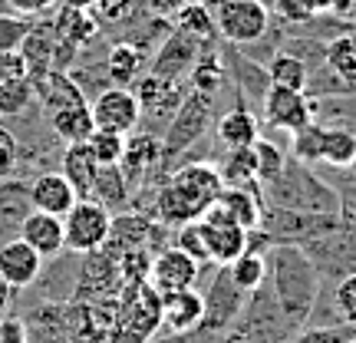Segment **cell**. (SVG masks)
<instances>
[{
  "label": "cell",
  "mask_w": 356,
  "mask_h": 343,
  "mask_svg": "<svg viewBox=\"0 0 356 343\" xmlns=\"http://www.w3.org/2000/svg\"><path fill=\"white\" fill-rule=\"evenodd\" d=\"M264 261L267 287L280 304L284 317L300 330L307 320L314 317V307H317L320 291H323L320 271L304 255V248H297V244H270L264 251Z\"/></svg>",
  "instance_id": "1"
},
{
  "label": "cell",
  "mask_w": 356,
  "mask_h": 343,
  "mask_svg": "<svg viewBox=\"0 0 356 343\" xmlns=\"http://www.w3.org/2000/svg\"><path fill=\"white\" fill-rule=\"evenodd\" d=\"M225 189L221 172L211 162H188L175 168L172 175L159 185L152 202V218L162 228H181L198 218L218 202Z\"/></svg>",
  "instance_id": "2"
},
{
  "label": "cell",
  "mask_w": 356,
  "mask_h": 343,
  "mask_svg": "<svg viewBox=\"0 0 356 343\" xmlns=\"http://www.w3.org/2000/svg\"><path fill=\"white\" fill-rule=\"evenodd\" d=\"M261 198H264V205L307 212V215H340V208H343L340 191L327 185L323 178H317L310 172V166L297 162V159H287L280 175L261 185Z\"/></svg>",
  "instance_id": "3"
},
{
  "label": "cell",
  "mask_w": 356,
  "mask_h": 343,
  "mask_svg": "<svg viewBox=\"0 0 356 343\" xmlns=\"http://www.w3.org/2000/svg\"><path fill=\"white\" fill-rule=\"evenodd\" d=\"M228 330L244 343H287L297 333V327L284 317V310H280V304L274 301V294L264 280L257 291L244 297L241 317L234 320Z\"/></svg>",
  "instance_id": "4"
},
{
  "label": "cell",
  "mask_w": 356,
  "mask_h": 343,
  "mask_svg": "<svg viewBox=\"0 0 356 343\" xmlns=\"http://www.w3.org/2000/svg\"><path fill=\"white\" fill-rule=\"evenodd\" d=\"M291 149H293V159L304 162V166H314V162H323V166H333V168L356 166V132L343 126L310 122L307 129L293 132Z\"/></svg>",
  "instance_id": "5"
},
{
  "label": "cell",
  "mask_w": 356,
  "mask_h": 343,
  "mask_svg": "<svg viewBox=\"0 0 356 343\" xmlns=\"http://www.w3.org/2000/svg\"><path fill=\"white\" fill-rule=\"evenodd\" d=\"M343 218L340 215H307V212H291V208H277V205H264L261 212V225L264 238L270 244H297L304 248L314 238H323L327 231L340 228Z\"/></svg>",
  "instance_id": "6"
},
{
  "label": "cell",
  "mask_w": 356,
  "mask_h": 343,
  "mask_svg": "<svg viewBox=\"0 0 356 343\" xmlns=\"http://www.w3.org/2000/svg\"><path fill=\"white\" fill-rule=\"evenodd\" d=\"M208 10H211L218 37H225L234 47H248L267 37L270 10L261 0H208Z\"/></svg>",
  "instance_id": "7"
},
{
  "label": "cell",
  "mask_w": 356,
  "mask_h": 343,
  "mask_svg": "<svg viewBox=\"0 0 356 343\" xmlns=\"http://www.w3.org/2000/svg\"><path fill=\"white\" fill-rule=\"evenodd\" d=\"M211 106H215V99L202 96V93H188L181 99L175 115L168 119L165 136H159V142H162V162L185 155L208 132V126H211Z\"/></svg>",
  "instance_id": "8"
},
{
  "label": "cell",
  "mask_w": 356,
  "mask_h": 343,
  "mask_svg": "<svg viewBox=\"0 0 356 343\" xmlns=\"http://www.w3.org/2000/svg\"><path fill=\"white\" fill-rule=\"evenodd\" d=\"M113 228V212L92 198H76V205L63 215V248L70 255L99 251Z\"/></svg>",
  "instance_id": "9"
},
{
  "label": "cell",
  "mask_w": 356,
  "mask_h": 343,
  "mask_svg": "<svg viewBox=\"0 0 356 343\" xmlns=\"http://www.w3.org/2000/svg\"><path fill=\"white\" fill-rule=\"evenodd\" d=\"M198 225H202L204 248H208V264L228 267L231 261H238V257L248 251V231L218 202L198 218Z\"/></svg>",
  "instance_id": "10"
},
{
  "label": "cell",
  "mask_w": 356,
  "mask_h": 343,
  "mask_svg": "<svg viewBox=\"0 0 356 343\" xmlns=\"http://www.w3.org/2000/svg\"><path fill=\"white\" fill-rule=\"evenodd\" d=\"M304 255L314 261V267L323 278H337L343 280L346 274H356V231L340 225V228L327 231L323 238L304 244Z\"/></svg>",
  "instance_id": "11"
},
{
  "label": "cell",
  "mask_w": 356,
  "mask_h": 343,
  "mask_svg": "<svg viewBox=\"0 0 356 343\" xmlns=\"http://www.w3.org/2000/svg\"><path fill=\"white\" fill-rule=\"evenodd\" d=\"M119 287H122L119 261L99 248V251L83 255V264L76 267V284H73L70 301H106V297H115Z\"/></svg>",
  "instance_id": "12"
},
{
  "label": "cell",
  "mask_w": 356,
  "mask_h": 343,
  "mask_svg": "<svg viewBox=\"0 0 356 343\" xmlns=\"http://www.w3.org/2000/svg\"><path fill=\"white\" fill-rule=\"evenodd\" d=\"M261 115L270 129L293 136L314 122V99H307V93H297V89L270 86L261 99Z\"/></svg>",
  "instance_id": "13"
},
{
  "label": "cell",
  "mask_w": 356,
  "mask_h": 343,
  "mask_svg": "<svg viewBox=\"0 0 356 343\" xmlns=\"http://www.w3.org/2000/svg\"><path fill=\"white\" fill-rule=\"evenodd\" d=\"M204 297V317H202V333H225L234 324V320L241 317V307H244V297L238 287H234V280H231L228 267H218L215 280H211V287Z\"/></svg>",
  "instance_id": "14"
},
{
  "label": "cell",
  "mask_w": 356,
  "mask_h": 343,
  "mask_svg": "<svg viewBox=\"0 0 356 343\" xmlns=\"http://www.w3.org/2000/svg\"><path fill=\"white\" fill-rule=\"evenodd\" d=\"M89 113H92L96 129H113V132H122V136H129L132 129H139L142 122L139 99L126 86H106L96 99L89 102Z\"/></svg>",
  "instance_id": "15"
},
{
  "label": "cell",
  "mask_w": 356,
  "mask_h": 343,
  "mask_svg": "<svg viewBox=\"0 0 356 343\" xmlns=\"http://www.w3.org/2000/svg\"><path fill=\"white\" fill-rule=\"evenodd\" d=\"M198 271H202V264H198L195 257H188L185 251H178L175 244H172V248L155 251L152 267H149V280H145V284H149L159 297H165V294H178V291L195 287Z\"/></svg>",
  "instance_id": "16"
},
{
  "label": "cell",
  "mask_w": 356,
  "mask_h": 343,
  "mask_svg": "<svg viewBox=\"0 0 356 343\" xmlns=\"http://www.w3.org/2000/svg\"><path fill=\"white\" fill-rule=\"evenodd\" d=\"M204 47H208V43L188 37V33H181V30L175 26V30H172V33H165V40L159 43V50H155V56H152L149 73H155V77H162V79L185 83V77L191 73V66L198 63V56H202Z\"/></svg>",
  "instance_id": "17"
},
{
  "label": "cell",
  "mask_w": 356,
  "mask_h": 343,
  "mask_svg": "<svg viewBox=\"0 0 356 343\" xmlns=\"http://www.w3.org/2000/svg\"><path fill=\"white\" fill-rule=\"evenodd\" d=\"M43 257L24 241V238H10L0 244V278L10 284L13 291H26L33 287L43 274Z\"/></svg>",
  "instance_id": "18"
},
{
  "label": "cell",
  "mask_w": 356,
  "mask_h": 343,
  "mask_svg": "<svg viewBox=\"0 0 356 343\" xmlns=\"http://www.w3.org/2000/svg\"><path fill=\"white\" fill-rule=\"evenodd\" d=\"M202 317H204V297L202 291H178V294H165L162 297V330L168 337H188L202 327Z\"/></svg>",
  "instance_id": "19"
},
{
  "label": "cell",
  "mask_w": 356,
  "mask_h": 343,
  "mask_svg": "<svg viewBox=\"0 0 356 343\" xmlns=\"http://www.w3.org/2000/svg\"><path fill=\"white\" fill-rule=\"evenodd\" d=\"M136 99H139L142 115L152 119H172L175 109L185 99V89L175 79H162L155 73H145L142 79H136Z\"/></svg>",
  "instance_id": "20"
},
{
  "label": "cell",
  "mask_w": 356,
  "mask_h": 343,
  "mask_svg": "<svg viewBox=\"0 0 356 343\" xmlns=\"http://www.w3.org/2000/svg\"><path fill=\"white\" fill-rule=\"evenodd\" d=\"M26 185H30V205L37 212H47V215H56V218H63L79 198L60 168L56 172H43V175H37Z\"/></svg>",
  "instance_id": "21"
},
{
  "label": "cell",
  "mask_w": 356,
  "mask_h": 343,
  "mask_svg": "<svg viewBox=\"0 0 356 343\" xmlns=\"http://www.w3.org/2000/svg\"><path fill=\"white\" fill-rule=\"evenodd\" d=\"M17 238H24L43 261H47V257H60L66 251L63 248V218L37 212V208L24 218V225H20V234H17Z\"/></svg>",
  "instance_id": "22"
},
{
  "label": "cell",
  "mask_w": 356,
  "mask_h": 343,
  "mask_svg": "<svg viewBox=\"0 0 356 343\" xmlns=\"http://www.w3.org/2000/svg\"><path fill=\"white\" fill-rule=\"evenodd\" d=\"M30 212H33L30 185L20 178H3L0 182V244L20 234V225Z\"/></svg>",
  "instance_id": "23"
},
{
  "label": "cell",
  "mask_w": 356,
  "mask_h": 343,
  "mask_svg": "<svg viewBox=\"0 0 356 343\" xmlns=\"http://www.w3.org/2000/svg\"><path fill=\"white\" fill-rule=\"evenodd\" d=\"M162 162V142L155 132H139L136 139H126V152L119 159V172L129 182V189H136V182L149 175V168Z\"/></svg>",
  "instance_id": "24"
},
{
  "label": "cell",
  "mask_w": 356,
  "mask_h": 343,
  "mask_svg": "<svg viewBox=\"0 0 356 343\" xmlns=\"http://www.w3.org/2000/svg\"><path fill=\"white\" fill-rule=\"evenodd\" d=\"M53 30H56V37L63 40V43L83 50V47H89L92 40L99 37L102 24L92 10H79V7H66V3H60V7L53 10Z\"/></svg>",
  "instance_id": "25"
},
{
  "label": "cell",
  "mask_w": 356,
  "mask_h": 343,
  "mask_svg": "<svg viewBox=\"0 0 356 343\" xmlns=\"http://www.w3.org/2000/svg\"><path fill=\"white\" fill-rule=\"evenodd\" d=\"M56 47H60V37L53 24H33L30 33L24 37V43L17 50L24 53L26 70H30V79H40L53 73V56H56Z\"/></svg>",
  "instance_id": "26"
},
{
  "label": "cell",
  "mask_w": 356,
  "mask_h": 343,
  "mask_svg": "<svg viewBox=\"0 0 356 343\" xmlns=\"http://www.w3.org/2000/svg\"><path fill=\"white\" fill-rule=\"evenodd\" d=\"M30 86H33V99H40L50 113L66 109V106H83V102H86L83 86H79L70 73H56V70H53L47 77L30 79Z\"/></svg>",
  "instance_id": "27"
},
{
  "label": "cell",
  "mask_w": 356,
  "mask_h": 343,
  "mask_svg": "<svg viewBox=\"0 0 356 343\" xmlns=\"http://www.w3.org/2000/svg\"><path fill=\"white\" fill-rule=\"evenodd\" d=\"M215 136L225 149H251L261 139V122H257V115L251 109L234 106V109H228V113L218 119Z\"/></svg>",
  "instance_id": "28"
},
{
  "label": "cell",
  "mask_w": 356,
  "mask_h": 343,
  "mask_svg": "<svg viewBox=\"0 0 356 343\" xmlns=\"http://www.w3.org/2000/svg\"><path fill=\"white\" fill-rule=\"evenodd\" d=\"M218 205L228 212L244 231H254L261 225V212H264V198H261V185H244V189H221Z\"/></svg>",
  "instance_id": "29"
},
{
  "label": "cell",
  "mask_w": 356,
  "mask_h": 343,
  "mask_svg": "<svg viewBox=\"0 0 356 343\" xmlns=\"http://www.w3.org/2000/svg\"><path fill=\"white\" fill-rule=\"evenodd\" d=\"M323 66L346 93L356 89V33H340L323 47Z\"/></svg>",
  "instance_id": "30"
},
{
  "label": "cell",
  "mask_w": 356,
  "mask_h": 343,
  "mask_svg": "<svg viewBox=\"0 0 356 343\" xmlns=\"http://www.w3.org/2000/svg\"><path fill=\"white\" fill-rule=\"evenodd\" d=\"M26 317H30L26 320L30 343H73L70 333H66V324H63V304L43 301V304H37Z\"/></svg>",
  "instance_id": "31"
},
{
  "label": "cell",
  "mask_w": 356,
  "mask_h": 343,
  "mask_svg": "<svg viewBox=\"0 0 356 343\" xmlns=\"http://www.w3.org/2000/svg\"><path fill=\"white\" fill-rule=\"evenodd\" d=\"M66 175V182L73 185L79 198H89V191H92V182H96V172H99V162L92 159V152L86 149V142H73V145H66L63 152V168H60Z\"/></svg>",
  "instance_id": "32"
},
{
  "label": "cell",
  "mask_w": 356,
  "mask_h": 343,
  "mask_svg": "<svg viewBox=\"0 0 356 343\" xmlns=\"http://www.w3.org/2000/svg\"><path fill=\"white\" fill-rule=\"evenodd\" d=\"M270 86H284V89H297V93H307L310 89V70H307V60H300L297 53L277 50L270 56V63L264 66Z\"/></svg>",
  "instance_id": "33"
},
{
  "label": "cell",
  "mask_w": 356,
  "mask_h": 343,
  "mask_svg": "<svg viewBox=\"0 0 356 343\" xmlns=\"http://www.w3.org/2000/svg\"><path fill=\"white\" fill-rule=\"evenodd\" d=\"M50 126L56 139L73 145V142H86L89 132L96 129V122H92V113H89V102H83V106H66V109L50 113Z\"/></svg>",
  "instance_id": "34"
},
{
  "label": "cell",
  "mask_w": 356,
  "mask_h": 343,
  "mask_svg": "<svg viewBox=\"0 0 356 343\" xmlns=\"http://www.w3.org/2000/svg\"><path fill=\"white\" fill-rule=\"evenodd\" d=\"M129 191L132 189H129V182L122 178L119 166H99L89 198L99 202L102 208H109V212H119V208H126L129 205Z\"/></svg>",
  "instance_id": "35"
},
{
  "label": "cell",
  "mask_w": 356,
  "mask_h": 343,
  "mask_svg": "<svg viewBox=\"0 0 356 343\" xmlns=\"http://www.w3.org/2000/svg\"><path fill=\"white\" fill-rule=\"evenodd\" d=\"M142 70V50L136 43H115L109 47V56H106V73L113 79L115 86H132L139 79Z\"/></svg>",
  "instance_id": "36"
},
{
  "label": "cell",
  "mask_w": 356,
  "mask_h": 343,
  "mask_svg": "<svg viewBox=\"0 0 356 343\" xmlns=\"http://www.w3.org/2000/svg\"><path fill=\"white\" fill-rule=\"evenodd\" d=\"M225 189H244V185H257V159L254 145L251 149H228L225 166L218 168Z\"/></svg>",
  "instance_id": "37"
},
{
  "label": "cell",
  "mask_w": 356,
  "mask_h": 343,
  "mask_svg": "<svg viewBox=\"0 0 356 343\" xmlns=\"http://www.w3.org/2000/svg\"><path fill=\"white\" fill-rule=\"evenodd\" d=\"M175 17H178L175 26L181 30V33H188V37L202 40V43H211V40L218 37L215 20H211V10H208V3H202V0H188Z\"/></svg>",
  "instance_id": "38"
},
{
  "label": "cell",
  "mask_w": 356,
  "mask_h": 343,
  "mask_svg": "<svg viewBox=\"0 0 356 343\" xmlns=\"http://www.w3.org/2000/svg\"><path fill=\"white\" fill-rule=\"evenodd\" d=\"M228 274H231V280H234V287H238V291L251 294V291H257V287L264 284L267 261H264L261 251H244L238 261H231L228 264Z\"/></svg>",
  "instance_id": "39"
},
{
  "label": "cell",
  "mask_w": 356,
  "mask_h": 343,
  "mask_svg": "<svg viewBox=\"0 0 356 343\" xmlns=\"http://www.w3.org/2000/svg\"><path fill=\"white\" fill-rule=\"evenodd\" d=\"M188 77H191V93H202V96L215 99L218 89H221V79H225V70H221V60H218L215 53H208V47H204Z\"/></svg>",
  "instance_id": "40"
},
{
  "label": "cell",
  "mask_w": 356,
  "mask_h": 343,
  "mask_svg": "<svg viewBox=\"0 0 356 343\" xmlns=\"http://www.w3.org/2000/svg\"><path fill=\"white\" fill-rule=\"evenodd\" d=\"M86 149L99 166H119V159L126 152V136L113 132V129H92L86 139Z\"/></svg>",
  "instance_id": "41"
},
{
  "label": "cell",
  "mask_w": 356,
  "mask_h": 343,
  "mask_svg": "<svg viewBox=\"0 0 356 343\" xmlns=\"http://www.w3.org/2000/svg\"><path fill=\"white\" fill-rule=\"evenodd\" d=\"M254 159H257V185H267L270 178L280 175V168L287 162V155L280 145H274L270 139H257L254 142Z\"/></svg>",
  "instance_id": "42"
},
{
  "label": "cell",
  "mask_w": 356,
  "mask_h": 343,
  "mask_svg": "<svg viewBox=\"0 0 356 343\" xmlns=\"http://www.w3.org/2000/svg\"><path fill=\"white\" fill-rule=\"evenodd\" d=\"M33 102V86L30 79L20 83H0V115H20Z\"/></svg>",
  "instance_id": "43"
},
{
  "label": "cell",
  "mask_w": 356,
  "mask_h": 343,
  "mask_svg": "<svg viewBox=\"0 0 356 343\" xmlns=\"http://www.w3.org/2000/svg\"><path fill=\"white\" fill-rule=\"evenodd\" d=\"M353 333L356 330L346 324H323V327H300L287 343H346Z\"/></svg>",
  "instance_id": "44"
},
{
  "label": "cell",
  "mask_w": 356,
  "mask_h": 343,
  "mask_svg": "<svg viewBox=\"0 0 356 343\" xmlns=\"http://www.w3.org/2000/svg\"><path fill=\"white\" fill-rule=\"evenodd\" d=\"M333 307H337L340 324L356 330V274H346L343 280H337V287H333Z\"/></svg>",
  "instance_id": "45"
},
{
  "label": "cell",
  "mask_w": 356,
  "mask_h": 343,
  "mask_svg": "<svg viewBox=\"0 0 356 343\" xmlns=\"http://www.w3.org/2000/svg\"><path fill=\"white\" fill-rule=\"evenodd\" d=\"M175 248L185 251L188 257H195L198 264H208V248H204V234L198 221H188V225L175 228Z\"/></svg>",
  "instance_id": "46"
},
{
  "label": "cell",
  "mask_w": 356,
  "mask_h": 343,
  "mask_svg": "<svg viewBox=\"0 0 356 343\" xmlns=\"http://www.w3.org/2000/svg\"><path fill=\"white\" fill-rule=\"evenodd\" d=\"M274 13H277L284 24H310L314 17L320 13V3L317 0H274Z\"/></svg>",
  "instance_id": "47"
},
{
  "label": "cell",
  "mask_w": 356,
  "mask_h": 343,
  "mask_svg": "<svg viewBox=\"0 0 356 343\" xmlns=\"http://www.w3.org/2000/svg\"><path fill=\"white\" fill-rule=\"evenodd\" d=\"M30 26L33 24L26 17H20V13H0V53L17 50L24 43V37L30 33Z\"/></svg>",
  "instance_id": "48"
},
{
  "label": "cell",
  "mask_w": 356,
  "mask_h": 343,
  "mask_svg": "<svg viewBox=\"0 0 356 343\" xmlns=\"http://www.w3.org/2000/svg\"><path fill=\"white\" fill-rule=\"evenodd\" d=\"M17 166H20V142L10 126H0V182L13 178Z\"/></svg>",
  "instance_id": "49"
},
{
  "label": "cell",
  "mask_w": 356,
  "mask_h": 343,
  "mask_svg": "<svg viewBox=\"0 0 356 343\" xmlns=\"http://www.w3.org/2000/svg\"><path fill=\"white\" fill-rule=\"evenodd\" d=\"M20 79H30V70H26L24 53L20 50L0 53V83H20Z\"/></svg>",
  "instance_id": "50"
},
{
  "label": "cell",
  "mask_w": 356,
  "mask_h": 343,
  "mask_svg": "<svg viewBox=\"0 0 356 343\" xmlns=\"http://www.w3.org/2000/svg\"><path fill=\"white\" fill-rule=\"evenodd\" d=\"M136 7H139V0H99L92 10H99V24H102V20H113V24H119V20H126Z\"/></svg>",
  "instance_id": "51"
},
{
  "label": "cell",
  "mask_w": 356,
  "mask_h": 343,
  "mask_svg": "<svg viewBox=\"0 0 356 343\" xmlns=\"http://www.w3.org/2000/svg\"><path fill=\"white\" fill-rule=\"evenodd\" d=\"M0 343H30L26 320L17 317V314H3L0 317Z\"/></svg>",
  "instance_id": "52"
},
{
  "label": "cell",
  "mask_w": 356,
  "mask_h": 343,
  "mask_svg": "<svg viewBox=\"0 0 356 343\" xmlns=\"http://www.w3.org/2000/svg\"><path fill=\"white\" fill-rule=\"evenodd\" d=\"M20 17H43V13H53L60 7V0H7Z\"/></svg>",
  "instance_id": "53"
},
{
  "label": "cell",
  "mask_w": 356,
  "mask_h": 343,
  "mask_svg": "<svg viewBox=\"0 0 356 343\" xmlns=\"http://www.w3.org/2000/svg\"><path fill=\"white\" fill-rule=\"evenodd\" d=\"M142 3H145L152 13H159V17H172V13H178L188 0H142Z\"/></svg>",
  "instance_id": "54"
},
{
  "label": "cell",
  "mask_w": 356,
  "mask_h": 343,
  "mask_svg": "<svg viewBox=\"0 0 356 343\" xmlns=\"http://www.w3.org/2000/svg\"><path fill=\"white\" fill-rule=\"evenodd\" d=\"M13 287L10 284H7V280L0 278V317H3V314H10V304H13Z\"/></svg>",
  "instance_id": "55"
},
{
  "label": "cell",
  "mask_w": 356,
  "mask_h": 343,
  "mask_svg": "<svg viewBox=\"0 0 356 343\" xmlns=\"http://www.w3.org/2000/svg\"><path fill=\"white\" fill-rule=\"evenodd\" d=\"M327 10L337 17H350L353 13V0H327Z\"/></svg>",
  "instance_id": "56"
},
{
  "label": "cell",
  "mask_w": 356,
  "mask_h": 343,
  "mask_svg": "<svg viewBox=\"0 0 356 343\" xmlns=\"http://www.w3.org/2000/svg\"><path fill=\"white\" fill-rule=\"evenodd\" d=\"M60 3H66V7H79V10H92L99 0H60Z\"/></svg>",
  "instance_id": "57"
},
{
  "label": "cell",
  "mask_w": 356,
  "mask_h": 343,
  "mask_svg": "<svg viewBox=\"0 0 356 343\" xmlns=\"http://www.w3.org/2000/svg\"><path fill=\"white\" fill-rule=\"evenodd\" d=\"M317 3H320V10H327V0H317Z\"/></svg>",
  "instance_id": "58"
},
{
  "label": "cell",
  "mask_w": 356,
  "mask_h": 343,
  "mask_svg": "<svg viewBox=\"0 0 356 343\" xmlns=\"http://www.w3.org/2000/svg\"><path fill=\"white\" fill-rule=\"evenodd\" d=\"M346 343H356V333H353V337H350V340H346Z\"/></svg>",
  "instance_id": "59"
},
{
  "label": "cell",
  "mask_w": 356,
  "mask_h": 343,
  "mask_svg": "<svg viewBox=\"0 0 356 343\" xmlns=\"http://www.w3.org/2000/svg\"><path fill=\"white\" fill-rule=\"evenodd\" d=\"M350 17H356V0H353V13H350Z\"/></svg>",
  "instance_id": "60"
}]
</instances>
